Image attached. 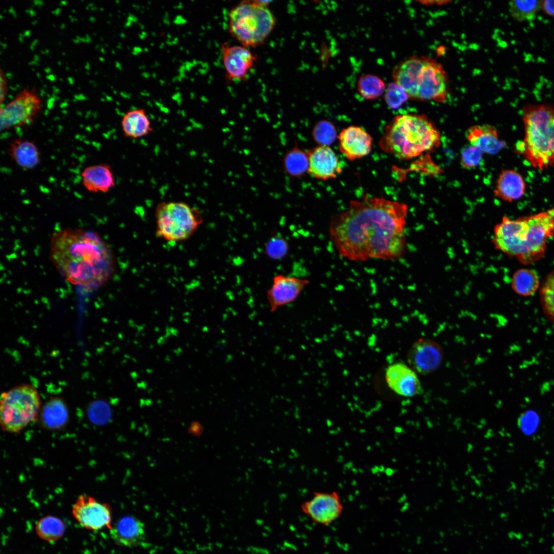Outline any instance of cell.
Here are the masks:
<instances>
[{
    "label": "cell",
    "mask_w": 554,
    "mask_h": 554,
    "mask_svg": "<svg viewBox=\"0 0 554 554\" xmlns=\"http://www.w3.org/2000/svg\"><path fill=\"white\" fill-rule=\"evenodd\" d=\"M23 36H24V35H23L22 34H21V36L20 35L19 36V41L20 42H22L23 41Z\"/></svg>",
    "instance_id": "obj_53"
},
{
    "label": "cell",
    "mask_w": 554,
    "mask_h": 554,
    "mask_svg": "<svg viewBox=\"0 0 554 554\" xmlns=\"http://www.w3.org/2000/svg\"><path fill=\"white\" fill-rule=\"evenodd\" d=\"M409 98L405 90L395 83H391L386 88L384 99L387 105L392 109L400 107Z\"/></svg>",
    "instance_id": "obj_33"
},
{
    "label": "cell",
    "mask_w": 554,
    "mask_h": 554,
    "mask_svg": "<svg viewBox=\"0 0 554 554\" xmlns=\"http://www.w3.org/2000/svg\"><path fill=\"white\" fill-rule=\"evenodd\" d=\"M511 288L518 294L527 296L535 293L540 286L537 273L528 268L517 270L512 275Z\"/></svg>",
    "instance_id": "obj_27"
},
{
    "label": "cell",
    "mask_w": 554,
    "mask_h": 554,
    "mask_svg": "<svg viewBox=\"0 0 554 554\" xmlns=\"http://www.w3.org/2000/svg\"><path fill=\"white\" fill-rule=\"evenodd\" d=\"M308 172L314 177L323 180L335 177L340 172L338 159L328 146L321 145L309 153Z\"/></svg>",
    "instance_id": "obj_18"
},
{
    "label": "cell",
    "mask_w": 554,
    "mask_h": 554,
    "mask_svg": "<svg viewBox=\"0 0 554 554\" xmlns=\"http://www.w3.org/2000/svg\"><path fill=\"white\" fill-rule=\"evenodd\" d=\"M40 412L42 425L49 430H57L64 427L69 419V411L65 402L61 398L49 399Z\"/></svg>",
    "instance_id": "obj_25"
},
{
    "label": "cell",
    "mask_w": 554,
    "mask_h": 554,
    "mask_svg": "<svg viewBox=\"0 0 554 554\" xmlns=\"http://www.w3.org/2000/svg\"><path fill=\"white\" fill-rule=\"evenodd\" d=\"M438 129L426 115L406 114L394 117L386 126L379 145L399 159L416 157L440 144Z\"/></svg>",
    "instance_id": "obj_4"
},
{
    "label": "cell",
    "mask_w": 554,
    "mask_h": 554,
    "mask_svg": "<svg viewBox=\"0 0 554 554\" xmlns=\"http://www.w3.org/2000/svg\"><path fill=\"white\" fill-rule=\"evenodd\" d=\"M424 56L413 55L399 63L392 71L394 83L402 87L410 98H414L416 80Z\"/></svg>",
    "instance_id": "obj_24"
},
{
    "label": "cell",
    "mask_w": 554,
    "mask_h": 554,
    "mask_svg": "<svg viewBox=\"0 0 554 554\" xmlns=\"http://www.w3.org/2000/svg\"><path fill=\"white\" fill-rule=\"evenodd\" d=\"M44 87H46H46H46V85H44Z\"/></svg>",
    "instance_id": "obj_61"
},
{
    "label": "cell",
    "mask_w": 554,
    "mask_h": 554,
    "mask_svg": "<svg viewBox=\"0 0 554 554\" xmlns=\"http://www.w3.org/2000/svg\"><path fill=\"white\" fill-rule=\"evenodd\" d=\"M29 65H37V63L35 61H31L29 63Z\"/></svg>",
    "instance_id": "obj_52"
},
{
    "label": "cell",
    "mask_w": 554,
    "mask_h": 554,
    "mask_svg": "<svg viewBox=\"0 0 554 554\" xmlns=\"http://www.w3.org/2000/svg\"><path fill=\"white\" fill-rule=\"evenodd\" d=\"M313 136L321 145L328 146L334 141L336 130L331 123L326 121H321L315 126Z\"/></svg>",
    "instance_id": "obj_34"
},
{
    "label": "cell",
    "mask_w": 554,
    "mask_h": 554,
    "mask_svg": "<svg viewBox=\"0 0 554 554\" xmlns=\"http://www.w3.org/2000/svg\"><path fill=\"white\" fill-rule=\"evenodd\" d=\"M52 88L53 89V94H57V93L59 92V91H60L59 89L57 87H56L55 86H53Z\"/></svg>",
    "instance_id": "obj_43"
},
{
    "label": "cell",
    "mask_w": 554,
    "mask_h": 554,
    "mask_svg": "<svg viewBox=\"0 0 554 554\" xmlns=\"http://www.w3.org/2000/svg\"><path fill=\"white\" fill-rule=\"evenodd\" d=\"M26 11H28V13L31 16H34L36 14L35 12L32 9H27V10H26Z\"/></svg>",
    "instance_id": "obj_41"
},
{
    "label": "cell",
    "mask_w": 554,
    "mask_h": 554,
    "mask_svg": "<svg viewBox=\"0 0 554 554\" xmlns=\"http://www.w3.org/2000/svg\"><path fill=\"white\" fill-rule=\"evenodd\" d=\"M50 259L61 274L71 283L92 290L103 286L115 268L113 254L96 233L82 229H65L51 239Z\"/></svg>",
    "instance_id": "obj_2"
},
{
    "label": "cell",
    "mask_w": 554,
    "mask_h": 554,
    "mask_svg": "<svg viewBox=\"0 0 554 554\" xmlns=\"http://www.w3.org/2000/svg\"><path fill=\"white\" fill-rule=\"evenodd\" d=\"M37 42H38V41L37 39H35L34 41H33V42L32 43V44H31V46H30V48H31V50H34V48L35 46L36 45V44H37Z\"/></svg>",
    "instance_id": "obj_42"
},
{
    "label": "cell",
    "mask_w": 554,
    "mask_h": 554,
    "mask_svg": "<svg viewBox=\"0 0 554 554\" xmlns=\"http://www.w3.org/2000/svg\"><path fill=\"white\" fill-rule=\"evenodd\" d=\"M538 420L536 414L529 412L520 417L519 425L523 432L530 434L536 429L538 423Z\"/></svg>",
    "instance_id": "obj_37"
},
{
    "label": "cell",
    "mask_w": 554,
    "mask_h": 554,
    "mask_svg": "<svg viewBox=\"0 0 554 554\" xmlns=\"http://www.w3.org/2000/svg\"><path fill=\"white\" fill-rule=\"evenodd\" d=\"M526 184L522 174L514 169H503L500 172L493 192L504 201L511 202L522 197Z\"/></svg>",
    "instance_id": "obj_21"
},
{
    "label": "cell",
    "mask_w": 554,
    "mask_h": 554,
    "mask_svg": "<svg viewBox=\"0 0 554 554\" xmlns=\"http://www.w3.org/2000/svg\"><path fill=\"white\" fill-rule=\"evenodd\" d=\"M541 9V1H511L509 3V11L512 17L519 22L530 21L535 18Z\"/></svg>",
    "instance_id": "obj_29"
},
{
    "label": "cell",
    "mask_w": 554,
    "mask_h": 554,
    "mask_svg": "<svg viewBox=\"0 0 554 554\" xmlns=\"http://www.w3.org/2000/svg\"><path fill=\"white\" fill-rule=\"evenodd\" d=\"M72 11H73V12H75V10H72Z\"/></svg>",
    "instance_id": "obj_64"
},
{
    "label": "cell",
    "mask_w": 554,
    "mask_h": 554,
    "mask_svg": "<svg viewBox=\"0 0 554 554\" xmlns=\"http://www.w3.org/2000/svg\"><path fill=\"white\" fill-rule=\"evenodd\" d=\"M85 68H86V69H87V70H89V69H90V65H89V62H87V63H86V65H85Z\"/></svg>",
    "instance_id": "obj_50"
},
{
    "label": "cell",
    "mask_w": 554,
    "mask_h": 554,
    "mask_svg": "<svg viewBox=\"0 0 554 554\" xmlns=\"http://www.w3.org/2000/svg\"><path fill=\"white\" fill-rule=\"evenodd\" d=\"M416 372L410 367L402 363L389 366L385 379L388 387L399 395L411 397L421 393L422 385Z\"/></svg>",
    "instance_id": "obj_16"
},
{
    "label": "cell",
    "mask_w": 554,
    "mask_h": 554,
    "mask_svg": "<svg viewBox=\"0 0 554 554\" xmlns=\"http://www.w3.org/2000/svg\"><path fill=\"white\" fill-rule=\"evenodd\" d=\"M257 57L248 48L239 45H222V60L227 82L245 81Z\"/></svg>",
    "instance_id": "obj_12"
},
{
    "label": "cell",
    "mask_w": 554,
    "mask_h": 554,
    "mask_svg": "<svg viewBox=\"0 0 554 554\" xmlns=\"http://www.w3.org/2000/svg\"><path fill=\"white\" fill-rule=\"evenodd\" d=\"M357 88L360 95L367 100H373L381 96L385 91L383 81L372 74L362 75L358 80Z\"/></svg>",
    "instance_id": "obj_30"
},
{
    "label": "cell",
    "mask_w": 554,
    "mask_h": 554,
    "mask_svg": "<svg viewBox=\"0 0 554 554\" xmlns=\"http://www.w3.org/2000/svg\"><path fill=\"white\" fill-rule=\"evenodd\" d=\"M493 233L496 249L523 265L531 264L543 258L548 239L554 236V207L516 219L504 216Z\"/></svg>",
    "instance_id": "obj_3"
},
{
    "label": "cell",
    "mask_w": 554,
    "mask_h": 554,
    "mask_svg": "<svg viewBox=\"0 0 554 554\" xmlns=\"http://www.w3.org/2000/svg\"><path fill=\"white\" fill-rule=\"evenodd\" d=\"M541 1V9L550 16L554 17V0H543Z\"/></svg>",
    "instance_id": "obj_38"
},
{
    "label": "cell",
    "mask_w": 554,
    "mask_h": 554,
    "mask_svg": "<svg viewBox=\"0 0 554 554\" xmlns=\"http://www.w3.org/2000/svg\"><path fill=\"white\" fill-rule=\"evenodd\" d=\"M289 245L288 242L282 236L275 235L266 242L265 252L271 259L280 260L288 253Z\"/></svg>",
    "instance_id": "obj_32"
},
{
    "label": "cell",
    "mask_w": 554,
    "mask_h": 554,
    "mask_svg": "<svg viewBox=\"0 0 554 554\" xmlns=\"http://www.w3.org/2000/svg\"><path fill=\"white\" fill-rule=\"evenodd\" d=\"M309 284V280L306 279L282 274L274 275L266 294L270 311L274 312L279 307L293 302Z\"/></svg>",
    "instance_id": "obj_13"
},
{
    "label": "cell",
    "mask_w": 554,
    "mask_h": 554,
    "mask_svg": "<svg viewBox=\"0 0 554 554\" xmlns=\"http://www.w3.org/2000/svg\"><path fill=\"white\" fill-rule=\"evenodd\" d=\"M8 96H9V97H11V98H12V97H13V96H12V95H11L10 94V95H8Z\"/></svg>",
    "instance_id": "obj_59"
},
{
    "label": "cell",
    "mask_w": 554,
    "mask_h": 554,
    "mask_svg": "<svg viewBox=\"0 0 554 554\" xmlns=\"http://www.w3.org/2000/svg\"><path fill=\"white\" fill-rule=\"evenodd\" d=\"M110 530L111 538L120 546L129 547L136 546L145 539L144 523L132 516L120 518Z\"/></svg>",
    "instance_id": "obj_19"
},
{
    "label": "cell",
    "mask_w": 554,
    "mask_h": 554,
    "mask_svg": "<svg viewBox=\"0 0 554 554\" xmlns=\"http://www.w3.org/2000/svg\"><path fill=\"white\" fill-rule=\"evenodd\" d=\"M66 4H67V1H61V2H60V5H66Z\"/></svg>",
    "instance_id": "obj_51"
},
{
    "label": "cell",
    "mask_w": 554,
    "mask_h": 554,
    "mask_svg": "<svg viewBox=\"0 0 554 554\" xmlns=\"http://www.w3.org/2000/svg\"><path fill=\"white\" fill-rule=\"evenodd\" d=\"M60 12H61V9L60 8H58L56 9L54 11H53L52 12V13L56 14V15H58Z\"/></svg>",
    "instance_id": "obj_44"
},
{
    "label": "cell",
    "mask_w": 554,
    "mask_h": 554,
    "mask_svg": "<svg viewBox=\"0 0 554 554\" xmlns=\"http://www.w3.org/2000/svg\"><path fill=\"white\" fill-rule=\"evenodd\" d=\"M156 235L168 241L189 239L203 223L201 212L184 202H161L155 210Z\"/></svg>",
    "instance_id": "obj_8"
},
{
    "label": "cell",
    "mask_w": 554,
    "mask_h": 554,
    "mask_svg": "<svg viewBox=\"0 0 554 554\" xmlns=\"http://www.w3.org/2000/svg\"><path fill=\"white\" fill-rule=\"evenodd\" d=\"M39 107L38 100L31 95L21 96L1 107V130L31 124Z\"/></svg>",
    "instance_id": "obj_14"
},
{
    "label": "cell",
    "mask_w": 554,
    "mask_h": 554,
    "mask_svg": "<svg viewBox=\"0 0 554 554\" xmlns=\"http://www.w3.org/2000/svg\"><path fill=\"white\" fill-rule=\"evenodd\" d=\"M36 23H37V21L35 20L34 22H32V24L33 25H35Z\"/></svg>",
    "instance_id": "obj_57"
},
{
    "label": "cell",
    "mask_w": 554,
    "mask_h": 554,
    "mask_svg": "<svg viewBox=\"0 0 554 554\" xmlns=\"http://www.w3.org/2000/svg\"><path fill=\"white\" fill-rule=\"evenodd\" d=\"M338 138L340 151L349 160L362 158L371 151L372 138L360 127L350 126L343 129Z\"/></svg>",
    "instance_id": "obj_17"
},
{
    "label": "cell",
    "mask_w": 554,
    "mask_h": 554,
    "mask_svg": "<svg viewBox=\"0 0 554 554\" xmlns=\"http://www.w3.org/2000/svg\"><path fill=\"white\" fill-rule=\"evenodd\" d=\"M124 135L127 137L138 138L153 131L151 122L143 109L130 110L124 114L121 121Z\"/></svg>",
    "instance_id": "obj_26"
},
{
    "label": "cell",
    "mask_w": 554,
    "mask_h": 554,
    "mask_svg": "<svg viewBox=\"0 0 554 554\" xmlns=\"http://www.w3.org/2000/svg\"><path fill=\"white\" fill-rule=\"evenodd\" d=\"M72 513L80 524L86 529L97 530L112 527L110 505L90 496L80 495L73 505Z\"/></svg>",
    "instance_id": "obj_10"
},
{
    "label": "cell",
    "mask_w": 554,
    "mask_h": 554,
    "mask_svg": "<svg viewBox=\"0 0 554 554\" xmlns=\"http://www.w3.org/2000/svg\"><path fill=\"white\" fill-rule=\"evenodd\" d=\"M36 75H37V77H38V78L39 77V73H37V74H36Z\"/></svg>",
    "instance_id": "obj_58"
},
{
    "label": "cell",
    "mask_w": 554,
    "mask_h": 554,
    "mask_svg": "<svg viewBox=\"0 0 554 554\" xmlns=\"http://www.w3.org/2000/svg\"><path fill=\"white\" fill-rule=\"evenodd\" d=\"M44 70H45V72H46L47 74H49V73L51 71V69L49 67H47Z\"/></svg>",
    "instance_id": "obj_47"
},
{
    "label": "cell",
    "mask_w": 554,
    "mask_h": 554,
    "mask_svg": "<svg viewBox=\"0 0 554 554\" xmlns=\"http://www.w3.org/2000/svg\"><path fill=\"white\" fill-rule=\"evenodd\" d=\"M422 3H423V4L426 5H433V4H434V5L437 4V5H443L444 3H447L448 1H424V2L423 1V2H422Z\"/></svg>",
    "instance_id": "obj_39"
},
{
    "label": "cell",
    "mask_w": 554,
    "mask_h": 554,
    "mask_svg": "<svg viewBox=\"0 0 554 554\" xmlns=\"http://www.w3.org/2000/svg\"><path fill=\"white\" fill-rule=\"evenodd\" d=\"M448 95V78L443 66L425 56L416 80L414 100L442 103Z\"/></svg>",
    "instance_id": "obj_9"
},
{
    "label": "cell",
    "mask_w": 554,
    "mask_h": 554,
    "mask_svg": "<svg viewBox=\"0 0 554 554\" xmlns=\"http://www.w3.org/2000/svg\"><path fill=\"white\" fill-rule=\"evenodd\" d=\"M89 20L92 22H94V20H95V18L94 17H93V16H90V17L89 18Z\"/></svg>",
    "instance_id": "obj_54"
},
{
    "label": "cell",
    "mask_w": 554,
    "mask_h": 554,
    "mask_svg": "<svg viewBox=\"0 0 554 554\" xmlns=\"http://www.w3.org/2000/svg\"><path fill=\"white\" fill-rule=\"evenodd\" d=\"M45 93H46L45 91L43 89L41 90V95L42 96H43L44 94H45Z\"/></svg>",
    "instance_id": "obj_55"
},
{
    "label": "cell",
    "mask_w": 554,
    "mask_h": 554,
    "mask_svg": "<svg viewBox=\"0 0 554 554\" xmlns=\"http://www.w3.org/2000/svg\"><path fill=\"white\" fill-rule=\"evenodd\" d=\"M483 153L471 145L463 148L461 151L460 162L466 169L474 168L480 164Z\"/></svg>",
    "instance_id": "obj_36"
},
{
    "label": "cell",
    "mask_w": 554,
    "mask_h": 554,
    "mask_svg": "<svg viewBox=\"0 0 554 554\" xmlns=\"http://www.w3.org/2000/svg\"><path fill=\"white\" fill-rule=\"evenodd\" d=\"M540 300L545 316L554 324V269L548 274L542 284Z\"/></svg>",
    "instance_id": "obj_31"
},
{
    "label": "cell",
    "mask_w": 554,
    "mask_h": 554,
    "mask_svg": "<svg viewBox=\"0 0 554 554\" xmlns=\"http://www.w3.org/2000/svg\"><path fill=\"white\" fill-rule=\"evenodd\" d=\"M81 176L83 186L91 192H107L115 185L111 167L108 164L87 166L83 169Z\"/></svg>",
    "instance_id": "obj_22"
},
{
    "label": "cell",
    "mask_w": 554,
    "mask_h": 554,
    "mask_svg": "<svg viewBox=\"0 0 554 554\" xmlns=\"http://www.w3.org/2000/svg\"><path fill=\"white\" fill-rule=\"evenodd\" d=\"M522 121L524 137L516 151L540 171L554 165V105L527 104L522 109Z\"/></svg>",
    "instance_id": "obj_5"
},
{
    "label": "cell",
    "mask_w": 554,
    "mask_h": 554,
    "mask_svg": "<svg viewBox=\"0 0 554 554\" xmlns=\"http://www.w3.org/2000/svg\"><path fill=\"white\" fill-rule=\"evenodd\" d=\"M408 362L416 372L426 374L438 368L443 360L442 350L434 341L422 339L416 342L407 355Z\"/></svg>",
    "instance_id": "obj_15"
},
{
    "label": "cell",
    "mask_w": 554,
    "mask_h": 554,
    "mask_svg": "<svg viewBox=\"0 0 554 554\" xmlns=\"http://www.w3.org/2000/svg\"><path fill=\"white\" fill-rule=\"evenodd\" d=\"M407 212L404 203L365 196L331 217L329 236L339 255L349 261L397 260L406 246Z\"/></svg>",
    "instance_id": "obj_1"
},
{
    "label": "cell",
    "mask_w": 554,
    "mask_h": 554,
    "mask_svg": "<svg viewBox=\"0 0 554 554\" xmlns=\"http://www.w3.org/2000/svg\"><path fill=\"white\" fill-rule=\"evenodd\" d=\"M286 164L289 172L293 175H299L308 169V156L302 151L295 150L288 155Z\"/></svg>",
    "instance_id": "obj_35"
},
{
    "label": "cell",
    "mask_w": 554,
    "mask_h": 554,
    "mask_svg": "<svg viewBox=\"0 0 554 554\" xmlns=\"http://www.w3.org/2000/svg\"><path fill=\"white\" fill-rule=\"evenodd\" d=\"M30 31L29 30H26L24 32V35L25 36H29L30 35Z\"/></svg>",
    "instance_id": "obj_46"
},
{
    "label": "cell",
    "mask_w": 554,
    "mask_h": 554,
    "mask_svg": "<svg viewBox=\"0 0 554 554\" xmlns=\"http://www.w3.org/2000/svg\"><path fill=\"white\" fill-rule=\"evenodd\" d=\"M1 18H2V15H1Z\"/></svg>",
    "instance_id": "obj_62"
},
{
    "label": "cell",
    "mask_w": 554,
    "mask_h": 554,
    "mask_svg": "<svg viewBox=\"0 0 554 554\" xmlns=\"http://www.w3.org/2000/svg\"><path fill=\"white\" fill-rule=\"evenodd\" d=\"M35 530L37 536L48 542H54L64 535L65 526L59 518L48 516L41 518L37 523Z\"/></svg>",
    "instance_id": "obj_28"
},
{
    "label": "cell",
    "mask_w": 554,
    "mask_h": 554,
    "mask_svg": "<svg viewBox=\"0 0 554 554\" xmlns=\"http://www.w3.org/2000/svg\"><path fill=\"white\" fill-rule=\"evenodd\" d=\"M58 64L59 65H61V62H60V61H59V62H58Z\"/></svg>",
    "instance_id": "obj_60"
},
{
    "label": "cell",
    "mask_w": 554,
    "mask_h": 554,
    "mask_svg": "<svg viewBox=\"0 0 554 554\" xmlns=\"http://www.w3.org/2000/svg\"><path fill=\"white\" fill-rule=\"evenodd\" d=\"M35 387L23 384L3 392L0 401V422L4 431L18 433L38 418L41 410Z\"/></svg>",
    "instance_id": "obj_7"
},
{
    "label": "cell",
    "mask_w": 554,
    "mask_h": 554,
    "mask_svg": "<svg viewBox=\"0 0 554 554\" xmlns=\"http://www.w3.org/2000/svg\"><path fill=\"white\" fill-rule=\"evenodd\" d=\"M87 74H89V72H87Z\"/></svg>",
    "instance_id": "obj_63"
},
{
    "label": "cell",
    "mask_w": 554,
    "mask_h": 554,
    "mask_svg": "<svg viewBox=\"0 0 554 554\" xmlns=\"http://www.w3.org/2000/svg\"><path fill=\"white\" fill-rule=\"evenodd\" d=\"M470 145L482 153L496 154L506 146V143L500 139L496 127L487 124L470 127L466 132Z\"/></svg>",
    "instance_id": "obj_20"
},
{
    "label": "cell",
    "mask_w": 554,
    "mask_h": 554,
    "mask_svg": "<svg viewBox=\"0 0 554 554\" xmlns=\"http://www.w3.org/2000/svg\"><path fill=\"white\" fill-rule=\"evenodd\" d=\"M343 505L337 492H314L313 497L301 505L302 511L317 524L328 526L337 520L343 511Z\"/></svg>",
    "instance_id": "obj_11"
},
{
    "label": "cell",
    "mask_w": 554,
    "mask_h": 554,
    "mask_svg": "<svg viewBox=\"0 0 554 554\" xmlns=\"http://www.w3.org/2000/svg\"><path fill=\"white\" fill-rule=\"evenodd\" d=\"M270 2L243 1L230 10L229 31L242 46L258 47L264 43L273 30L276 19L268 8Z\"/></svg>",
    "instance_id": "obj_6"
},
{
    "label": "cell",
    "mask_w": 554,
    "mask_h": 554,
    "mask_svg": "<svg viewBox=\"0 0 554 554\" xmlns=\"http://www.w3.org/2000/svg\"><path fill=\"white\" fill-rule=\"evenodd\" d=\"M6 76L7 77L10 79L12 77V74L10 72H8L6 73Z\"/></svg>",
    "instance_id": "obj_48"
},
{
    "label": "cell",
    "mask_w": 554,
    "mask_h": 554,
    "mask_svg": "<svg viewBox=\"0 0 554 554\" xmlns=\"http://www.w3.org/2000/svg\"><path fill=\"white\" fill-rule=\"evenodd\" d=\"M34 61L37 62L39 60L38 56L37 55H35L34 56Z\"/></svg>",
    "instance_id": "obj_49"
},
{
    "label": "cell",
    "mask_w": 554,
    "mask_h": 554,
    "mask_svg": "<svg viewBox=\"0 0 554 554\" xmlns=\"http://www.w3.org/2000/svg\"><path fill=\"white\" fill-rule=\"evenodd\" d=\"M65 27V25L64 24H63L61 25V28H62V29H64Z\"/></svg>",
    "instance_id": "obj_56"
},
{
    "label": "cell",
    "mask_w": 554,
    "mask_h": 554,
    "mask_svg": "<svg viewBox=\"0 0 554 554\" xmlns=\"http://www.w3.org/2000/svg\"><path fill=\"white\" fill-rule=\"evenodd\" d=\"M46 78L51 81H54L55 79V76L53 74H48Z\"/></svg>",
    "instance_id": "obj_40"
},
{
    "label": "cell",
    "mask_w": 554,
    "mask_h": 554,
    "mask_svg": "<svg viewBox=\"0 0 554 554\" xmlns=\"http://www.w3.org/2000/svg\"><path fill=\"white\" fill-rule=\"evenodd\" d=\"M8 153L21 168L29 170L36 168L40 163L39 151L32 141L16 138L9 143Z\"/></svg>",
    "instance_id": "obj_23"
},
{
    "label": "cell",
    "mask_w": 554,
    "mask_h": 554,
    "mask_svg": "<svg viewBox=\"0 0 554 554\" xmlns=\"http://www.w3.org/2000/svg\"><path fill=\"white\" fill-rule=\"evenodd\" d=\"M68 81L69 83L70 84H71V85H72V84H74V80H73V78H72L71 77H69L68 78Z\"/></svg>",
    "instance_id": "obj_45"
}]
</instances>
